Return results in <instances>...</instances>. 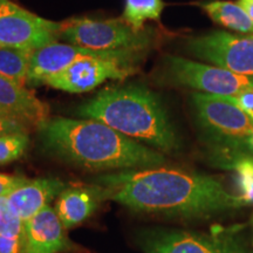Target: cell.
I'll use <instances>...</instances> for the list:
<instances>
[{
	"mask_svg": "<svg viewBox=\"0 0 253 253\" xmlns=\"http://www.w3.org/2000/svg\"><path fill=\"white\" fill-rule=\"evenodd\" d=\"M63 224L54 208L47 207L25 221L23 253H58L67 245Z\"/></svg>",
	"mask_w": 253,
	"mask_h": 253,
	"instance_id": "4fadbf2b",
	"label": "cell"
},
{
	"mask_svg": "<svg viewBox=\"0 0 253 253\" xmlns=\"http://www.w3.org/2000/svg\"><path fill=\"white\" fill-rule=\"evenodd\" d=\"M34 50L0 46V75L26 84Z\"/></svg>",
	"mask_w": 253,
	"mask_h": 253,
	"instance_id": "e0dca14e",
	"label": "cell"
},
{
	"mask_svg": "<svg viewBox=\"0 0 253 253\" xmlns=\"http://www.w3.org/2000/svg\"><path fill=\"white\" fill-rule=\"evenodd\" d=\"M101 196L136 212L183 219H209L235 213L249 204L210 175L150 168L104 176Z\"/></svg>",
	"mask_w": 253,
	"mask_h": 253,
	"instance_id": "6da1fadb",
	"label": "cell"
},
{
	"mask_svg": "<svg viewBox=\"0 0 253 253\" xmlns=\"http://www.w3.org/2000/svg\"><path fill=\"white\" fill-rule=\"evenodd\" d=\"M145 52L109 50L102 54L78 59L43 82V84L67 93H86L107 80H125L136 72L135 65Z\"/></svg>",
	"mask_w": 253,
	"mask_h": 253,
	"instance_id": "8992f818",
	"label": "cell"
},
{
	"mask_svg": "<svg viewBox=\"0 0 253 253\" xmlns=\"http://www.w3.org/2000/svg\"><path fill=\"white\" fill-rule=\"evenodd\" d=\"M25 221L14 212L7 198L0 197V236L24 238Z\"/></svg>",
	"mask_w": 253,
	"mask_h": 253,
	"instance_id": "44dd1931",
	"label": "cell"
},
{
	"mask_svg": "<svg viewBox=\"0 0 253 253\" xmlns=\"http://www.w3.org/2000/svg\"><path fill=\"white\" fill-rule=\"evenodd\" d=\"M229 170L236 172V182L240 196L249 205H253V156L245 155L237 158Z\"/></svg>",
	"mask_w": 253,
	"mask_h": 253,
	"instance_id": "d6986e66",
	"label": "cell"
},
{
	"mask_svg": "<svg viewBox=\"0 0 253 253\" xmlns=\"http://www.w3.org/2000/svg\"><path fill=\"white\" fill-rule=\"evenodd\" d=\"M0 109L17 120L26 128L38 129L48 120L47 104L32 91L11 79L0 75Z\"/></svg>",
	"mask_w": 253,
	"mask_h": 253,
	"instance_id": "8fae6325",
	"label": "cell"
},
{
	"mask_svg": "<svg viewBox=\"0 0 253 253\" xmlns=\"http://www.w3.org/2000/svg\"><path fill=\"white\" fill-rule=\"evenodd\" d=\"M61 23L31 13L11 0H0V46L37 50L60 38Z\"/></svg>",
	"mask_w": 253,
	"mask_h": 253,
	"instance_id": "9c48e42d",
	"label": "cell"
},
{
	"mask_svg": "<svg viewBox=\"0 0 253 253\" xmlns=\"http://www.w3.org/2000/svg\"><path fill=\"white\" fill-rule=\"evenodd\" d=\"M164 8L162 0H126L122 19L135 30H144V24L160 20Z\"/></svg>",
	"mask_w": 253,
	"mask_h": 253,
	"instance_id": "ac0fdd59",
	"label": "cell"
},
{
	"mask_svg": "<svg viewBox=\"0 0 253 253\" xmlns=\"http://www.w3.org/2000/svg\"><path fill=\"white\" fill-rule=\"evenodd\" d=\"M229 99L253 121V89L245 90L235 96H229Z\"/></svg>",
	"mask_w": 253,
	"mask_h": 253,
	"instance_id": "603a6c76",
	"label": "cell"
},
{
	"mask_svg": "<svg viewBox=\"0 0 253 253\" xmlns=\"http://www.w3.org/2000/svg\"><path fill=\"white\" fill-rule=\"evenodd\" d=\"M100 194L82 186H69L58 196L54 210L66 229L88 219L97 207Z\"/></svg>",
	"mask_w": 253,
	"mask_h": 253,
	"instance_id": "9a60e30c",
	"label": "cell"
},
{
	"mask_svg": "<svg viewBox=\"0 0 253 253\" xmlns=\"http://www.w3.org/2000/svg\"><path fill=\"white\" fill-rule=\"evenodd\" d=\"M143 253H253L240 227H220L210 232L181 229H150L138 239Z\"/></svg>",
	"mask_w": 253,
	"mask_h": 253,
	"instance_id": "5b68a950",
	"label": "cell"
},
{
	"mask_svg": "<svg viewBox=\"0 0 253 253\" xmlns=\"http://www.w3.org/2000/svg\"><path fill=\"white\" fill-rule=\"evenodd\" d=\"M60 38L71 45L95 50H131L145 52L153 43L147 30H135L122 18L95 20L69 19L61 23Z\"/></svg>",
	"mask_w": 253,
	"mask_h": 253,
	"instance_id": "52a82bcc",
	"label": "cell"
},
{
	"mask_svg": "<svg viewBox=\"0 0 253 253\" xmlns=\"http://www.w3.org/2000/svg\"><path fill=\"white\" fill-rule=\"evenodd\" d=\"M240 7L250 15V18L253 20V0H238L237 1Z\"/></svg>",
	"mask_w": 253,
	"mask_h": 253,
	"instance_id": "484cf974",
	"label": "cell"
},
{
	"mask_svg": "<svg viewBox=\"0 0 253 253\" xmlns=\"http://www.w3.org/2000/svg\"><path fill=\"white\" fill-rule=\"evenodd\" d=\"M250 149H251V151L253 153V131H252L251 137H250Z\"/></svg>",
	"mask_w": 253,
	"mask_h": 253,
	"instance_id": "4316f807",
	"label": "cell"
},
{
	"mask_svg": "<svg viewBox=\"0 0 253 253\" xmlns=\"http://www.w3.org/2000/svg\"><path fill=\"white\" fill-rule=\"evenodd\" d=\"M77 114L102 122L161 153L179 149V138L162 101L141 84L106 88L81 104Z\"/></svg>",
	"mask_w": 253,
	"mask_h": 253,
	"instance_id": "3957f363",
	"label": "cell"
},
{
	"mask_svg": "<svg viewBox=\"0 0 253 253\" xmlns=\"http://www.w3.org/2000/svg\"><path fill=\"white\" fill-rule=\"evenodd\" d=\"M109 50H95L58 41L34 50L32 54L31 68L27 84L32 86L43 84L47 79L67 68L78 59L88 55L102 54Z\"/></svg>",
	"mask_w": 253,
	"mask_h": 253,
	"instance_id": "7c38bea8",
	"label": "cell"
},
{
	"mask_svg": "<svg viewBox=\"0 0 253 253\" xmlns=\"http://www.w3.org/2000/svg\"><path fill=\"white\" fill-rule=\"evenodd\" d=\"M186 47L195 58L253 78V36L214 31L191 38Z\"/></svg>",
	"mask_w": 253,
	"mask_h": 253,
	"instance_id": "30bf717a",
	"label": "cell"
},
{
	"mask_svg": "<svg viewBox=\"0 0 253 253\" xmlns=\"http://www.w3.org/2000/svg\"><path fill=\"white\" fill-rule=\"evenodd\" d=\"M252 245H253V239H252Z\"/></svg>",
	"mask_w": 253,
	"mask_h": 253,
	"instance_id": "83f0119b",
	"label": "cell"
},
{
	"mask_svg": "<svg viewBox=\"0 0 253 253\" xmlns=\"http://www.w3.org/2000/svg\"><path fill=\"white\" fill-rule=\"evenodd\" d=\"M167 74L173 84L197 90L198 93L235 96L253 89V78L240 75L218 66L192 61L181 56L166 58Z\"/></svg>",
	"mask_w": 253,
	"mask_h": 253,
	"instance_id": "ba28073f",
	"label": "cell"
},
{
	"mask_svg": "<svg viewBox=\"0 0 253 253\" xmlns=\"http://www.w3.org/2000/svg\"><path fill=\"white\" fill-rule=\"evenodd\" d=\"M39 131L47 153L90 170L150 169L167 162L161 151L95 120L53 118Z\"/></svg>",
	"mask_w": 253,
	"mask_h": 253,
	"instance_id": "7a4b0ae2",
	"label": "cell"
},
{
	"mask_svg": "<svg viewBox=\"0 0 253 253\" xmlns=\"http://www.w3.org/2000/svg\"><path fill=\"white\" fill-rule=\"evenodd\" d=\"M28 129L20 122L0 109V136L12 132H27Z\"/></svg>",
	"mask_w": 253,
	"mask_h": 253,
	"instance_id": "7402d4cb",
	"label": "cell"
},
{
	"mask_svg": "<svg viewBox=\"0 0 253 253\" xmlns=\"http://www.w3.org/2000/svg\"><path fill=\"white\" fill-rule=\"evenodd\" d=\"M66 188L65 183L56 178L26 179L6 198L14 212L26 221L50 207V202L58 198Z\"/></svg>",
	"mask_w": 253,
	"mask_h": 253,
	"instance_id": "5bb4252c",
	"label": "cell"
},
{
	"mask_svg": "<svg viewBox=\"0 0 253 253\" xmlns=\"http://www.w3.org/2000/svg\"><path fill=\"white\" fill-rule=\"evenodd\" d=\"M30 144L27 132H12L0 136V166L20 158Z\"/></svg>",
	"mask_w": 253,
	"mask_h": 253,
	"instance_id": "ffe728a7",
	"label": "cell"
},
{
	"mask_svg": "<svg viewBox=\"0 0 253 253\" xmlns=\"http://www.w3.org/2000/svg\"><path fill=\"white\" fill-rule=\"evenodd\" d=\"M211 20L220 26L230 28L246 36H253V20L237 2L211 0L202 4Z\"/></svg>",
	"mask_w": 253,
	"mask_h": 253,
	"instance_id": "2e32d148",
	"label": "cell"
},
{
	"mask_svg": "<svg viewBox=\"0 0 253 253\" xmlns=\"http://www.w3.org/2000/svg\"><path fill=\"white\" fill-rule=\"evenodd\" d=\"M26 181V178L19 176L7 175V173H0V197H7V196Z\"/></svg>",
	"mask_w": 253,
	"mask_h": 253,
	"instance_id": "cb8c5ba5",
	"label": "cell"
},
{
	"mask_svg": "<svg viewBox=\"0 0 253 253\" xmlns=\"http://www.w3.org/2000/svg\"><path fill=\"white\" fill-rule=\"evenodd\" d=\"M191 103L199 129L210 145L213 166L229 170L237 158L252 155L253 121L229 96L197 91L191 95Z\"/></svg>",
	"mask_w": 253,
	"mask_h": 253,
	"instance_id": "277c9868",
	"label": "cell"
},
{
	"mask_svg": "<svg viewBox=\"0 0 253 253\" xmlns=\"http://www.w3.org/2000/svg\"><path fill=\"white\" fill-rule=\"evenodd\" d=\"M24 238L0 236V253H23Z\"/></svg>",
	"mask_w": 253,
	"mask_h": 253,
	"instance_id": "d4e9b609",
	"label": "cell"
}]
</instances>
